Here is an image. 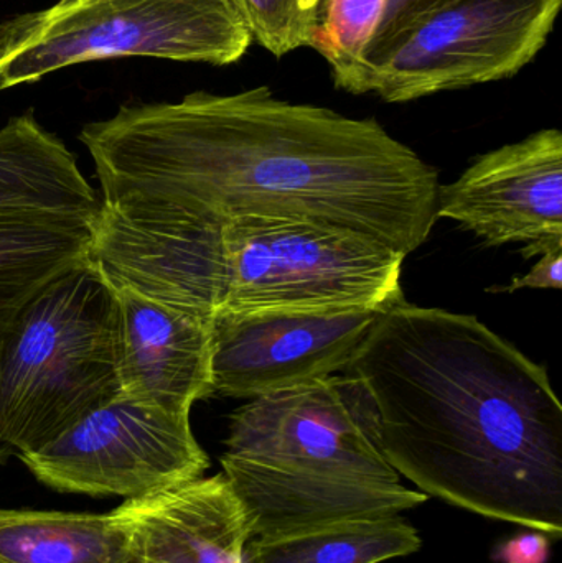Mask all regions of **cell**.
<instances>
[{"instance_id": "cell-1", "label": "cell", "mask_w": 562, "mask_h": 563, "mask_svg": "<svg viewBox=\"0 0 562 563\" xmlns=\"http://www.w3.org/2000/svg\"><path fill=\"white\" fill-rule=\"evenodd\" d=\"M79 139L102 207L134 220L283 218L405 257L438 221V170L378 121L283 101L266 86L124 106Z\"/></svg>"}, {"instance_id": "cell-2", "label": "cell", "mask_w": 562, "mask_h": 563, "mask_svg": "<svg viewBox=\"0 0 562 563\" xmlns=\"http://www.w3.org/2000/svg\"><path fill=\"white\" fill-rule=\"evenodd\" d=\"M343 373L375 404L379 445L426 496L562 534V406L547 367L474 314L403 300Z\"/></svg>"}, {"instance_id": "cell-3", "label": "cell", "mask_w": 562, "mask_h": 563, "mask_svg": "<svg viewBox=\"0 0 562 563\" xmlns=\"http://www.w3.org/2000/svg\"><path fill=\"white\" fill-rule=\"evenodd\" d=\"M224 445L221 468L251 538L398 516L428 501L386 460L372 396L345 373L247 400Z\"/></svg>"}, {"instance_id": "cell-4", "label": "cell", "mask_w": 562, "mask_h": 563, "mask_svg": "<svg viewBox=\"0 0 562 563\" xmlns=\"http://www.w3.org/2000/svg\"><path fill=\"white\" fill-rule=\"evenodd\" d=\"M168 223L181 310L213 318L386 310L405 300L406 257L359 234L283 218H238L217 227Z\"/></svg>"}, {"instance_id": "cell-5", "label": "cell", "mask_w": 562, "mask_h": 563, "mask_svg": "<svg viewBox=\"0 0 562 563\" xmlns=\"http://www.w3.org/2000/svg\"><path fill=\"white\" fill-rule=\"evenodd\" d=\"M119 301L82 257L49 282L0 354V449L35 452L121 396Z\"/></svg>"}, {"instance_id": "cell-6", "label": "cell", "mask_w": 562, "mask_h": 563, "mask_svg": "<svg viewBox=\"0 0 562 563\" xmlns=\"http://www.w3.org/2000/svg\"><path fill=\"white\" fill-rule=\"evenodd\" d=\"M562 0H399L343 91L409 102L500 81L547 45Z\"/></svg>"}, {"instance_id": "cell-7", "label": "cell", "mask_w": 562, "mask_h": 563, "mask_svg": "<svg viewBox=\"0 0 562 563\" xmlns=\"http://www.w3.org/2000/svg\"><path fill=\"white\" fill-rule=\"evenodd\" d=\"M251 43L231 0H59L0 25V91L119 56L233 65Z\"/></svg>"}, {"instance_id": "cell-8", "label": "cell", "mask_w": 562, "mask_h": 563, "mask_svg": "<svg viewBox=\"0 0 562 563\" xmlns=\"http://www.w3.org/2000/svg\"><path fill=\"white\" fill-rule=\"evenodd\" d=\"M19 456L40 483L56 492L125 499L187 485L210 466L191 432L190 416L124 396Z\"/></svg>"}, {"instance_id": "cell-9", "label": "cell", "mask_w": 562, "mask_h": 563, "mask_svg": "<svg viewBox=\"0 0 562 563\" xmlns=\"http://www.w3.org/2000/svg\"><path fill=\"white\" fill-rule=\"evenodd\" d=\"M379 311L214 314L213 393L250 400L343 373Z\"/></svg>"}, {"instance_id": "cell-10", "label": "cell", "mask_w": 562, "mask_h": 563, "mask_svg": "<svg viewBox=\"0 0 562 563\" xmlns=\"http://www.w3.org/2000/svg\"><path fill=\"white\" fill-rule=\"evenodd\" d=\"M438 218L491 246L524 243L525 257L562 246V134L543 129L478 157L439 187Z\"/></svg>"}, {"instance_id": "cell-11", "label": "cell", "mask_w": 562, "mask_h": 563, "mask_svg": "<svg viewBox=\"0 0 562 563\" xmlns=\"http://www.w3.org/2000/svg\"><path fill=\"white\" fill-rule=\"evenodd\" d=\"M115 294L121 396L165 412L190 416L197 400L214 394L211 318L131 290Z\"/></svg>"}, {"instance_id": "cell-12", "label": "cell", "mask_w": 562, "mask_h": 563, "mask_svg": "<svg viewBox=\"0 0 562 563\" xmlns=\"http://www.w3.org/2000/svg\"><path fill=\"white\" fill-rule=\"evenodd\" d=\"M119 508L131 526L134 563H243L250 525L223 473Z\"/></svg>"}, {"instance_id": "cell-13", "label": "cell", "mask_w": 562, "mask_h": 563, "mask_svg": "<svg viewBox=\"0 0 562 563\" xmlns=\"http://www.w3.org/2000/svg\"><path fill=\"white\" fill-rule=\"evenodd\" d=\"M0 210L95 221L98 197L75 155L32 112L0 129Z\"/></svg>"}, {"instance_id": "cell-14", "label": "cell", "mask_w": 562, "mask_h": 563, "mask_svg": "<svg viewBox=\"0 0 562 563\" xmlns=\"http://www.w3.org/2000/svg\"><path fill=\"white\" fill-rule=\"evenodd\" d=\"M92 221L0 210V354L36 295L81 261Z\"/></svg>"}, {"instance_id": "cell-15", "label": "cell", "mask_w": 562, "mask_h": 563, "mask_svg": "<svg viewBox=\"0 0 562 563\" xmlns=\"http://www.w3.org/2000/svg\"><path fill=\"white\" fill-rule=\"evenodd\" d=\"M121 508L108 515L0 509V563H131Z\"/></svg>"}, {"instance_id": "cell-16", "label": "cell", "mask_w": 562, "mask_h": 563, "mask_svg": "<svg viewBox=\"0 0 562 563\" xmlns=\"http://www.w3.org/2000/svg\"><path fill=\"white\" fill-rule=\"evenodd\" d=\"M419 532L398 516L349 519L276 538H251L243 563H382L415 554Z\"/></svg>"}, {"instance_id": "cell-17", "label": "cell", "mask_w": 562, "mask_h": 563, "mask_svg": "<svg viewBox=\"0 0 562 563\" xmlns=\"http://www.w3.org/2000/svg\"><path fill=\"white\" fill-rule=\"evenodd\" d=\"M392 0H326L310 48L332 69L342 89L388 13Z\"/></svg>"}, {"instance_id": "cell-18", "label": "cell", "mask_w": 562, "mask_h": 563, "mask_svg": "<svg viewBox=\"0 0 562 563\" xmlns=\"http://www.w3.org/2000/svg\"><path fill=\"white\" fill-rule=\"evenodd\" d=\"M253 42L277 58L312 45L326 0H231Z\"/></svg>"}, {"instance_id": "cell-19", "label": "cell", "mask_w": 562, "mask_h": 563, "mask_svg": "<svg viewBox=\"0 0 562 563\" xmlns=\"http://www.w3.org/2000/svg\"><path fill=\"white\" fill-rule=\"evenodd\" d=\"M551 542L540 531L524 532L502 544L495 551L498 563H547L550 559Z\"/></svg>"}, {"instance_id": "cell-20", "label": "cell", "mask_w": 562, "mask_h": 563, "mask_svg": "<svg viewBox=\"0 0 562 563\" xmlns=\"http://www.w3.org/2000/svg\"><path fill=\"white\" fill-rule=\"evenodd\" d=\"M562 287V246L551 247L541 254L540 261L531 267L527 276L515 277L508 287L491 288V291H514L521 288H554Z\"/></svg>"}, {"instance_id": "cell-21", "label": "cell", "mask_w": 562, "mask_h": 563, "mask_svg": "<svg viewBox=\"0 0 562 563\" xmlns=\"http://www.w3.org/2000/svg\"><path fill=\"white\" fill-rule=\"evenodd\" d=\"M131 563H134V561H132Z\"/></svg>"}]
</instances>
